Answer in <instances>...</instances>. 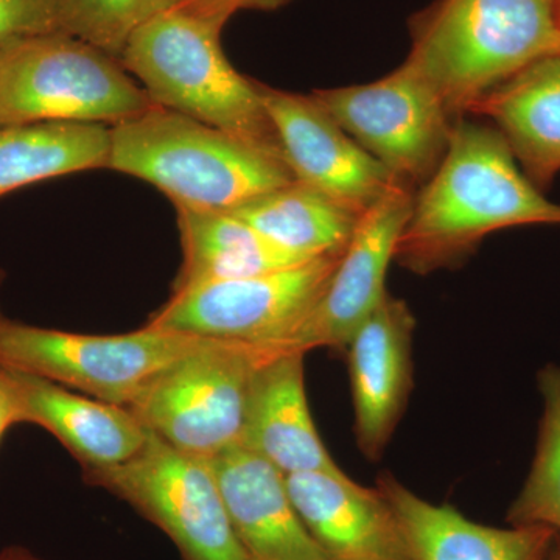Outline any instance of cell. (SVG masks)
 <instances>
[{"instance_id":"30","label":"cell","mask_w":560,"mask_h":560,"mask_svg":"<svg viewBox=\"0 0 560 560\" xmlns=\"http://www.w3.org/2000/svg\"><path fill=\"white\" fill-rule=\"evenodd\" d=\"M2 279H3V272L0 271V282H2Z\"/></svg>"},{"instance_id":"22","label":"cell","mask_w":560,"mask_h":560,"mask_svg":"<svg viewBox=\"0 0 560 560\" xmlns=\"http://www.w3.org/2000/svg\"><path fill=\"white\" fill-rule=\"evenodd\" d=\"M226 212L248 223L280 248L304 259L346 250L360 221V217L300 180Z\"/></svg>"},{"instance_id":"23","label":"cell","mask_w":560,"mask_h":560,"mask_svg":"<svg viewBox=\"0 0 560 560\" xmlns=\"http://www.w3.org/2000/svg\"><path fill=\"white\" fill-rule=\"evenodd\" d=\"M544 400L536 455L528 478L508 511L512 526H544L560 536V364L539 372Z\"/></svg>"},{"instance_id":"31","label":"cell","mask_w":560,"mask_h":560,"mask_svg":"<svg viewBox=\"0 0 560 560\" xmlns=\"http://www.w3.org/2000/svg\"><path fill=\"white\" fill-rule=\"evenodd\" d=\"M559 5H560V0H559Z\"/></svg>"},{"instance_id":"18","label":"cell","mask_w":560,"mask_h":560,"mask_svg":"<svg viewBox=\"0 0 560 560\" xmlns=\"http://www.w3.org/2000/svg\"><path fill=\"white\" fill-rule=\"evenodd\" d=\"M377 489L399 522L412 560H545L556 533L544 526L495 528L460 514L451 504H433L390 474Z\"/></svg>"},{"instance_id":"10","label":"cell","mask_w":560,"mask_h":560,"mask_svg":"<svg viewBox=\"0 0 560 560\" xmlns=\"http://www.w3.org/2000/svg\"><path fill=\"white\" fill-rule=\"evenodd\" d=\"M312 97L408 189L423 186L447 154L456 119L408 61L374 83L318 90Z\"/></svg>"},{"instance_id":"12","label":"cell","mask_w":560,"mask_h":560,"mask_svg":"<svg viewBox=\"0 0 560 560\" xmlns=\"http://www.w3.org/2000/svg\"><path fill=\"white\" fill-rule=\"evenodd\" d=\"M259 91L294 179L360 219L390 190L405 187L312 95L272 90L260 83Z\"/></svg>"},{"instance_id":"2","label":"cell","mask_w":560,"mask_h":560,"mask_svg":"<svg viewBox=\"0 0 560 560\" xmlns=\"http://www.w3.org/2000/svg\"><path fill=\"white\" fill-rule=\"evenodd\" d=\"M407 60L456 120L541 58L560 55L559 0H436L412 20Z\"/></svg>"},{"instance_id":"29","label":"cell","mask_w":560,"mask_h":560,"mask_svg":"<svg viewBox=\"0 0 560 560\" xmlns=\"http://www.w3.org/2000/svg\"><path fill=\"white\" fill-rule=\"evenodd\" d=\"M558 539H556L555 545H552V548L545 560H560V541Z\"/></svg>"},{"instance_id":"13","label":"cell","mask_w":560,"mask_h":560,"mask_svg":"<svg viewBox=\"0 0 560 560\" xmlns=\"http://www.w3.org/2000/svg\"><path fill=\"white\" fill-rule=\"evenodd\" d=\"M415 329L407 302L388 294L346 346L357 445L372 463L382 458L410 400Z\"/></svg>"},{"instance_id":"9","label":"cell","mask_w":560,"mask_h":560,"mask_svg":"<svg viewBox=\"0 0 560 560\" xmlns=\"http://www.w3.org/2000/svg\"><path fill=\"white\" fill-rule=\"evenodd\" d=\"M342 254L345 250L254 278L176 291L147 326L270 352L318 302Z\"/></svg>"},{"instance_id":"4","label":"cell","mask_w":560,"mask_h":560,"mask_svg":"<svg viewBox=\"0 0 560 560\" xmlns=\"http://www.w3.org/2000/svg\"><path fill=\"white\" fill-rule=\"evenodd\" d=\"M221 32L208 22L165 10L131 36L120 62L158 106L285 162L259 83L243 77L228 60Z\"/></svg>"},{"instance_id":"20","label":"cell","mask_w":560,"mask_h":560,"mask_svg":"<svg viewBox=\"0 0 560 560\" xmlns=\"http://www.w3.org/2000/svg\"><path fill=\"white\" fill-rule=\"evenodd\" d=\"M175 209L183 265L173 293L202 283L254 278L312 260L280 248L226 210Z\"/></svg>"},{"instance_id":"27","label":"cell","mask_w":560,"mask_h":560,"mask_svg":"<svg viewBox=\"0 0 560 560\" xmlns=\"http://www.w3.org/2000/svg\"><path fill=\"white\" fill-rule=\"evenodd\" d=\"M14 423H18L16 401L7 382L5 372L0 368V438Z\"/></svg>"},{"instance_id":"3","label":"cell","mask_w":560,"mask_h":560,"mask_svg":"<svg viewBox=\"0 0 560 560\" xmlns=\"http://www.w3.org/2000/svg\"><path fill=\"white\" fill-rule=\"evenodd\" d=\"M108 168L201 210H232L296 180L278 158L158 105L110 127Z\"/></svg>"},{"instance_id":"15","label":"cell","mask_w":560,"mask_h":560,"mask_svg":"<svg viewBox=\"0 0 560 560\" xmlns=\"http://www.w3.org/2000/svg\"><path fill=\"white\" fill-rule=\"evenodd\" d=\"M305 529L330 560H412L399 522L381 490L345 471L287 477Z\"/></svg>"},{"instance_id":"5","label":"cell","mask_w":560,"mask_h":560,"mask_svg":"<svg viewBox=\"0 0 560 560\" xmlns=\"http://www.w3.org/2000/svg\"><path fill=\"white\" fill-rule=\"evenodd\" d=\"M154 105L117 58L65 33L0 50V127L32 121L114 127Z\"/></svg>"},{"instance_id":"6","label":"cell","mask_w":560,"mask_h":560,"mask_svg":"<svg viewBox=\"0 0 560 560\" xmlns=\"http://www.w3.org/2000/svg\"><path fill=\"white\" fill-rule=\"evenodd\" d=\"M202 340L147 324L130 334H73L0 315V368L127 408L151 378Z\"/></svg>"},{"instance_id":"16","label":"cell","mask_w":560,"mask_h":560,"mask_svg":"<svg viewBox=\"0 0 560 560\" xmlns=\"http://www.w3.org/2000/svg\"><path fill=\"white\" fill-rule=\"evenodd\" d=\"M2 370L16 401L18 423L49 431L83 470L119 466L149 440L150 430L128 408L90 399L38 375Z\"/></svg>"},{"instance_id":"8","label":"cell","mask_w":560,"mask_h":560,"mask_svg":"<svg viewBox=\"0 0 560 560\" xmlns=\"http://www.w3.org/2000/svg\"><path fill=\"white\" fill-rule=\"evenodd\" d=\"M83 474L88 485L105 489L158 526L183 560H248L210 458L179 451L150 431L131 459Z\"/></svg>"},{"instance_id":"1","label":"cell","mask_w":560,"mask_h":560,"mask_svg":"<svg viewBox=\"0 0 560 560\" xmlns=\"http://www.w3.org/2000/svg\"><path fill=\"white\" fill-rule=\"evenodd\" d=\"M560 226V205L518 168L499 130L460 117L447 154L415 197L394 260L415 275L458 267L504 228Z\"/></svg>"},{"instance_id":"17","label":"cell","mask_w":560,"mask_h":560,"mask_svg":"<svg viewBox=\"0 0 560 560\" xmlns=\"http://www.w3.org/2000/svg\"><path fill=\"white\" fill-rule=\"evenodd\" d=\"M238 444L270 460L287 477L305 471H342L320 441L312 418L304 353H261L250 382Z\"/></svg>"},{"instance_id":"11","label":"cell","mask_w":560,"mask_h":560,"mask_svg":"<svg viewBox=\"0 0 560 560\" xmlns=\"http://www.w3.org/2000/svg\"><path fill=\"white\" fill-rule=\"evenodd\" d=\"M415 197V190L396 187L361 217L318 302L293 334L265 355L346 349L388 296L386 276L396 256L397 242L410 220Z\"/></svg>"},{"instance_id":"7","label":"cell","mask_w":560,"mask_h":560,"mask_svg":"<svg viewBox=\"0 0 560 560\" xmlns=\"http://www.w3.org/2000/svg\"><path fill=\"white\" fill-rule=\"evenodd\" d=\"M260 360L256 346L202 340L151 378L127 408L173 447L212 458L241 442Z\"/></svg>"},{"instance_id":"25","label":"cell","mask_w":560,"mask_h":560,"mask_svg":"<svg viewBox=\"0 0 560 560\" xmlns=\"http://www.w3.org/2000/svg\"><path fill=\"white\" fill-rule=\"evenodd\" d=\"M61 33L54 0H0V50Z\"/></svg>"},{"instance_id":"26","label":"cell","mask_w":560,"mask_h":560,"mask_svg":"<svg viewBox=\"0 0 560 560\" xmlns=\"http://www.w3.org/2000/svg\"><path fill=\"white\" fill-rule=\"evenodd\" d=\"M290 0H168L171 10L224 28L238 11L276 10Z\"/></svg>"},{"instance_id":"28","label":"cell","mask_w":560,"mask_h":560,"mask_svg":"<svg viewBox=\"0 0 560 560\" xmlns=\"http://www.w3.org/2000/svg\"><path fill=\"white\" fill-rule=\"evenodd\" d=\"M0 560H43L36 558L31 551L25 548L11 547L0 551Z\"/></svg>"},{"instance_id":"24","label":"cell","mask_w":560,"mask_h":560,"mask_svg":"<svg viewBox=\"0 0 560 560\" xmlns=\"http://www.w3.org/2000/svg\"><path fill=\"white\" fill-rule=\"evenodd\" d=\"M65 35L90 44L120 61L131 36L162 11L168 0H54Z\"/></svg>"},{"instance_id":"21","label":"cell","mask_w":560,"mask_h":560,"mask_svg":"<svg viewBox=\"0 0 560 560\" xmlns=\"http://www.w3.org/2000/svg\"><path fill=\"white\" fill-rule=\"evenodd\" d=\"M110 127L32 121L0 127V197L57 176L108 168Z\"/></svg>"},{"instance_id":"19","label":"cell","mask_w":560,"mask_h":560,"mask_svg":"<svg viewBox=\"0 0 560 560\" xmlns=\"http://www.w3.org/2000/svg\"><path fill=\"white\" fill-rule=\"evenodd\" d=\"M467 114L495 121L530 183L541 191L551 186L560 172V55L515 73Z\"/></svg>"},{"instance_id":"14","label":"cell","mask_w":560,"mask_h":560,"mask_svg":"<svg viewBox=\"0 0 560 560\" xmlns=\"http://www.w3.org/2000/svg\"><path fill=\"white\" fill-rule=\"evenodd\" d=\"M228 518L248 560H330L305 529L287 475L241 444L210 458Z\"/></svg>"}]
</instances>
